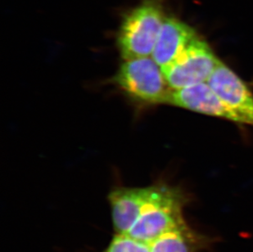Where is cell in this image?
Instances as JSON below:
<instances>
[{
	"label": "cell",
	"instance_id": "1",
	"mask_svg": "<svg viewBox=\"0 0 253 252\" xmlns=\"http://www.w3.org/2000/svg\"><path fill=\"white\" fill-rule=\"evenodd\" d=\"M165 19L163 6L158 0L143 2L125 17L117 37L124 61L152 57Z\"/></svg>",
	"mask_w": 253,
	"mask_h": 252
},
{
	"label": "cell",
	"instance_id": "2",
	"mask_svg": "<svg viewBox=\"0 0 253 252\" xmlns=\"http://www.w3.org/2000/svg\"><path fill=\"white\" fill-rule=\"evenodd\" d=\"M113 82L131 99L146 105L168 104L172 90L152 57L125 60Z\"/></svg>",
	"mask_w": 253,
	"mask_h": 252
},
{
	"label": "cell",
	"instance_id": "3",
	"mask_svg": "<svg viewBox=\"0 0 253 252\" xmlns=\"http://www.w3.org/2000/svg\"><path fill=\"white\" fill-rule=\"evenodd\" d=\"M189 197L184 191L166 183L158 198L144 211L126 233L150 244L168 231L184 225V208Z\"/></svg>",
	"mask_w": 253,
	"mask_h": 252
},
{
	"label": "cell",
	"instance_id": "4",
	"mask_svg": "<svg viewBox=\"0 0 253 252\" xmlns=\"http://www.w3.org/2000/svg\"><path fill=\"white\" fill-rule=\"evenodd\" d=\"M220 62L210 46L198 38L162 70L169 88L175 90L208 83Z\"/></svg>",
	"mask_w": 253,
	"mask_h": 252
},
{
	"label": "cell",
	"instance_id": "5",
	"mask_svg": "<svg viewBox=\"0 0 253 252\" xmlns=\"http://www.w3.org/2000/svg\"><path fill=\"white\" fill-rule=\"evenodd\" d=\"M166 183L143 188H117L108 196L116 234H126L142 213L160 195Z\"/></svg>",
	"mask_w": 253,
	"mask_h": 252
},
{
	"label": "cell",
	"instance_id": "6",
	"mask_svg": "<svg viewBox=\"0 0 253 252\" xmlns=\"http://www.w3.org/2000/svg\"><path fill=\"white\" fill-rule=\"evenodd\" d=\"M168 104L222 118L236 124L248 125L243 117L221 100L208 83L171 90Z\"/></svg>",
	"mask_w": 253,
	"mask_h": 252
},
{
	"label": "cell",
	"instance_id": "7",
	"mask_svg": "<svg viewBox=\"0 0 253 252\" xmlns=\"http://www.w3.org/2000/svg\"><path fill=\"white\" fill-rule=\"evenodd\" d=\"M208 84L247 124L253 126V93L234 71L220 62Z\"/></svg>",
	"mask_w": 253,
	"mask_h": 252
},
{
	"label": "cell",
	"instance_id": "8",
	"mask_svg": "<svg viewBox=\"0 0 253 252\" xmlns=\"http://www.w3.org/2000/svg\"><path fill=\"white\" fill-rule=\"evenodd\" d=\"M198 38L190 26L174 17H166L152 57L161 68H163L174 62Z\"/></svg>",
	"mask_w": 253,
	"mask_h": 252
},
{
	"label": "cell",
	"instance_id": "9",
	"mask_svg": "<svg viewBox=\"0 0 253 252\" xmlns=\"http://www.w3.org/2000/svg\"><path fill=\"white\" fill-rule=\"evenodd\" d=\"M215 238L198 233L188 224L168 231L151 243V252H200L209 250Z\"/></svg>",
	"mask_w": 253,
	"mask_h": 252
},
{
	"label": "cell",
	"instance_id": "10",
	"mask_svg": "<svg viewBox=\"0 0 253 252\" xmlns=\"http://www.w3.org/2000/svg\"><path fill=\"white\" fill-rule=\"evenodd\" d=\"M104 252H151L150 245L128 234H116Z\"/></svg>",
	"mask_w": 253,
	"mask_h": 252
}]
</instances>
